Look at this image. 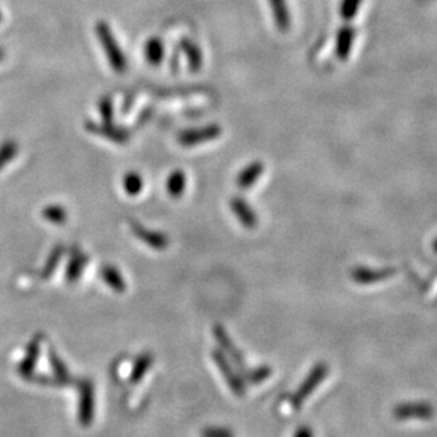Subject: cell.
Masks as SVG:
<instances>
[{
    "label": "cell",
    "instance_id": "2",
    "mask_svg": "<svg viewBox=\"0 0 437 437\" xmlns=\"http://www.w3.org/2000/svg\"><path fill=\"white\" fill-rule=\"evenodd\" d=\"M222 132L223 129L219 124H208L203 126L181 131L176 136V140L179 145H182V147L192 148V147H198V145L219 139Z\"/></svg>",
    "mask_w": 437,
    "mask_h": 437
},
{
    "label": "cell",
    "instance_id": "16",
    "mask_svg": "<svg viewBox=\"0 0 437 437\" xmlns=\"http://www.w3.org/2000/svg\"><path fill=\"white\" fill-rule=\"evenodd\" d=\"M357 30L351 26H344L337 33V42H335V53L340 60H347L351 54L352 44L355 42Z\"/></svg>",
    "mask_w": 437,
    "mask_h": 437
},
{
    "label": "cell",
    "instance_id": "23",
    "mask_svg": "<svg viewBox=\"0 0 437 437\" xmlns=\"http://www.w3.org/2000/svg\"><path fill=\"white\" fill-rule=\"evenodd\" d=\"M154 355L151 352H143L142 355L138 357V359L133 364V368L131 371V382L132 383H138L142 381V378L145 376L152 365H154Z\"/></svg>",
    "mask_w": 437,
    "mask_h": 437
},
{
    "label": "cell",
    "instance_id": "10",
    "mask_svg": "<svg viewBox=\"0 0 437 437\" xmlns=\"http://www.w3.org/2000/svg\"><path fill=\"white\" fill-rule=\"evenodd\" d=\"M213 335H215L216 341L219 342V345L222 347V349L229 354V357L234 362V365L244 373L246 372V366H244L243 355H241V352H239V349L233 344V341H232L230 335L227 334V331L220 324H216L213 327Z\"/></svg>",
    "mask_w": 437,
    "mask_h": 437
},
{
    "label": "cell",
    "instance_id": "20",
    "mask_svg": "<svg viewBox=\"0 0 437 437\" xmlns=\"http://www.w3.org/2000/svg\"><path fill=\"white\" fill-rule=\"evenodd\" d=\"M167 192L172 199H181L188 186L186 174L182 169H175L167 178Z\"/></svg>",
    "mask_w": 437,
    "mask_h": 437
},
{
    "label": "cell",
    "instance_id": "15",
    "mask_svg": "<svg viewBox=\"0 0 437 437\" xmlns=\"http://www.w3.org/2000/svg\"><path fill=\"white\" fill-rule=\"evenodd\" d=\"M181 50L186 57L191 73H199L203 67V53L198 43L191 39H184L181 42Z\"/></svg>",
    "mask_w": 437,
    "mask_h": 437
},
{
    "label": "cell",
    "instance_id": "21",
    "mask_svg": "<svg viewBox=\"0 0 437 437\" xmlns=\"http://www.w3.org/2000/svg\"><path fill=\"white\" fill-rule=\"evenodd\" d=\"M20 152V145L16 139H5L0 143V172L11 165Z\"/></svg>",
    "mask_w": 437,
    "mask_h": 437
},
{
    "label": "cell",
    "instance_id": "31",
    "mask_svg": "<svg viewBox=\"0 0 437 437\" xmlns=\"http://www.w3.org/2000/svg\"><path fill=\"white\" fill-rule=\"evenodd\" d=\"M294 437H314V431L310 426H301L296 430Z\"/></svg>",
    "mask_w": 437,
    "mask_h": 437
},
{
    "label": "cell",
    "instance_id": "26",
    "mask_svg": "<svg viewBox=\"0 0 437 437\" xmlns=\"http://www.w3.org/2000/svg\"><path fill=\"white\" fill-rule=\"evenodd\" d=\"M49 358H50V364H52V368L54 371V375H56L59 383H71L73 382L71 373H70L68 368L66 366V364L63 362V359L56 354L54 349L49 351Z\"/></svg>",
    "mask_w": 437,
    "mask_h": 437
},
{
    "label": "cell",
    "instance_id": "9",
    "mask_svg": "<svg viewBox=\"0 0 437 437\" xmlns=\"http://www.w3.org/2000/svg\"><path fill=\"white\" fill-rule=\"evenodd\" d=\"M230 210L237 222L247 230H253L258 225V216L253 206L243 198L234 196L230 199Z\"/></svg>",
    "mask_w": 437,
    "mask_h": 437
},
{
    "label": "cell",
    "instance_id": "13",
    "mask_svg": "<svg viewBox=\"0 0 437 437\" xmlns=\"http://www.w3.org/2000/svg\"><path fill=\"white\" fill-rule=\"evenodd\" d=\"M87 264H88V256L83 250L77 249L71 251L68 263L66 265V280L71 284L77 282L81 278Z\"/></svg>",
    "mask_w": 437,
    "mask_h": 437
},
{
    "label": "cell",
    "instance_id": "22",
    "mask_svg": "<svg viewBox=\"0 0 437 437\" xmlns=\"http://www.w3.org/2000/svg\"><path fill=\"white\" fill-rule=\"evenodd\" d=\"M42 217L54 226H61L68 220V212L63 205L52 203L42 209Z\"/></svg>",
    "mask_w": 437,
    "mask_h": 437
},
{
    "label": "cell",
    "instance_id": "18",
    "mask_svg": "<svg viewBox=\"0 0 437 437\" xmlns=\"http://www.w3.org/2000/svg\"><path fill=\"white\" fill-rule=\"evenodd\" d=\"M395 273L392 268H385V270H375V268H368V267H358L352 271V280L357 281L358 284H372L382 281L388 277H390Z\"/></svg>",
    "mask_w": 437,
    "mask_h": 437
},
{
    "label": "cell",
    "instance_id": "3",
    "mask_svg": "<svg viewBox=\"0 0 437 437\" xmlns=\"http://www.w3.org/2000/svg\"><path fill=\"white\" fill-rule=\"evenodd\" d=\"M330 372V368L325 362H318L316 366L311 369V372L307 375V378L303 381L297 392L291 397V403H293L294 409H300L304 403V400L313 395V392L324 382Z\"/></svg>",
    "mask_w": 437,
    "mask_h": 437
},
{
    "label": "cell",
    "instance_id": "7",
    "mask_svg": "<svg viewBox=\"0 0 437 437\" xmlns=\"http://www.w3.org/2000/svg\"><path fill=\"white\" fill-rule=\"evenodd\" d=\"M393 417L397 420L420 419L429 420L434 416V407L427 402H406L393 407Z\"/></svg>",
    "mask_w": 437,
    "mask_h": 437
},
{
    "label": "cell",
    "instance_id": "28",
    "mask_svg": "<svg viewBox=\"0 0 437 437\" xmlns=\"http://www.w3.org/2000/svg\"><path fill=\"white\" fill-rule=\"evenodd\" d=\"M361 5L362 0H342L340 6V16L347 22L355 19Z\"/></svg>",
    "mask_w": 437,
    "mask_h": 437
},
{
    "label": "cell",
    "instance_id": "30",
    "mask_svg": "<svg viewBox=\"0 0 437 437\" xmlns=\"http://www.w3.org/2000/svg\"><path fill=\"white\" fill-rule=\"evenodd\" d=\"M200 437H234L233 430L220 426H212L202 430Z\"/></svg>",
    "mask_w": 437,
    "mask_h": 437
},
{
    "label": "cell",
    "instance_id": "4",
    "mask_svg": "<svg viewBox=\"0 0 437 437\" xmlns=\"http://www.w3.org/2000/svg\"><path fill=\"white\" fill-rule=\"evenodd\" d=\"M129 230L140 243H143L145 246H148L152 250L164 251L171 244V239L168 237L167 233L160 232V230H154V229H148L147 226L140 225L139 222L129 220Z\"/></svg>",
    "mask_w": 437,
    "mask_h": 437
},
{
    "label": "cell",
    "instance_id": "24",
    "mask_svg": "<svg viewBox=\"0 0 437 437\" xmlns=\"http://www.w3.org/2000/svg\"><path fill=\"white\" fill-rule=\"evenodd\" d=\"M122 189L131 198L138 196L142 192V189H143V178H142V175L135 172V171L126 172L122 176Z\"/></svg>",
    "mask_w": 437,
    "mask_h": 437
},
{
    "label": "cell",
    "instance_id": "27",
    "mask_svg": "<svg viewBox=\"0 0 437 437\" xmlns=\"http://www.w3.org/2000/svg\"><path fill=\"white\" fill-rule=\"evenodd\" d=\"M271 373H273V369H271L270 366L261 365V366H257V368L250 369V371L246 369V372H244L243 375H244V378H246L250 383L257 385V383H261V382L267 381V379L271 376Z\"/></svg>",
    "mask_w": 437,
    "mask_h": 437
},
{
    "label": "cell",
    "instance_id": "8",
    "mask_svg": "<svg viewBox=\"0 0 437 437\" xmlns=\"http://www.w3.org/2000/svg\"><path fill=\"white\" fill-rule=\"evenodd\" d=\"M212 358H213L216 366L219 368V371L222 372L225 381L227 382L230 390H232L234 395H237V396H243V395L246 393V385H244L241 376H239V375L233 371V368L230 366V364H229V361H227L226 355H225L220 349H213V351H212Z\"/></svg>",
    "mask_w": 437,
    "mask_h": 437
},
{
    "label": "cell",
    "instance_id": "12",
    "mask_svg": "<svg viewBox=\"0 0 437 437\" xmlns=\"http://www.w3.org/2000/svg\"><path fill=\"white\" fill-rule=\"evenodd\" d=\"M40 345H42V335H36L30 344L28 345V349H26V355L25 358L22 359L20 365H19V373L23 376V378H30L33 376L35 373V369H36V364H37V359L40 357Z\"/></svg>",
    "mask_w": 437,
    "mask_h": 437
},
{
    "label": "cell",
    "instance_id": "1",
    "mask_svg": "<svg viewBox=\"0 0 437 437\" xmlns=\"http://www.w3.org/2000/svg\"><path fill=\"white\" fill-rule=\"evenodd\" d=\"M95 33L98 37V42L107 56L108 64L111 66L112 71L116 74H124L126 73L128 68V60L116 40V37L114 36L111 28L108 26L107 22H98L95 26Z\"/></svg>",
    "mask_w": 437,
    "mask_h": 437
},
{
    "label": "cell",
    "instance_id": "25",
    "mask_svg": "<svg viewBox=\"0 0 437 437\" xmlns=\"http://www.w3.org/2000/svg\"><path fill=\"white\" fill-rule=\"evenodd\" d=\"M64 253H66V249H64L61 244L56 246V247L50 251V254H49L47 258H46L44 267H43V270H42V277H43V278H50V277L54 274V271L57 270L59 264L61 263V260H63V257H64Z\"/></svg>",
    "mask_w": 437,
    "mask_h": 437
},
{
    "label": "cell",
    "instance_id": "14",
    "mask_svg": "<svg viewBox=\"0 0 437 437\" xmlns=\"http://www.w3.org/2000/svg\"><path fill=\"white\" fill-rule=\"evenodd\" d=\"M268 5L271 9L275 28L282 33L288 32L291 28V15L287 0H268Z\"/></svg>",
    "mask_w": 437,
    "mask_h": 437
},
{
    "label": "cell",
    "instance_id": "6",
    "mask_svg": "<svg viewBox=\"0 0 437 437\" xmlns=\"http://www.w3.org/2000/svg\"><path fill=\"white\" fill-rule=\"evenodd\" d=\"M80 399H78V423L83 427L92 424L95 414V392L94 383L90 379L81 381L78 386Z\"/></svg>",
    "mask_w": 437,
    "mask_h": 437
},
{
    "label": "cell",
    "instance_id": "17",
    "mask_svg": "<svg viewBox=\"0 0 437 437\" xmlns=\"http://www.w3.org/2000/svg\"><path fill=\"white\" fill-rule=\"evenodd\" d=\"M101 280L115 293H125L126 291V281L124 280L121 271L112 264H104L100 268Z\"/></svg>",
    "mask_w": 437,
    "mask_h": 437
},
{
    "label": "cell",
    "instance_id": "32",
    "mask_svg": "<svg viewBox=\"0 0 437 437\" xmlns=\"http://www.w3.org/2000/svg\"><path fill=\"white\" fill-rule=\"evenodd\" d=\"M5 57H6V52L2 47H0V61H4Z\"/></svg>",
    "mask_w": 437,
    "mask_h": 437
},
{
    "label": "cell",
    "instance_id": "33",
    "mask_svg": "<svg viewBox=\"0 0 437 437\" xmlns=\"http://www.w3.org/2000/svg\"><path fill=\"white\" fill-rule=\"evenodd\" d=\"M433 250L437 253V239L434 240V243H433Z\"/></svg>",
    "mask_w": 437,
    "mask_h": 437
},
{
    "label": "cell",
    "instance_id": "19",
    "mask_svg": "<svg viewBox=\"0 0 437 437\" xmlns=\"http://www.w3.org/2000/svg\"><path fill=\"white\" fill-rule=\"evenodd\" d=\"M143 56L148 64L158 67L165 59V44L160 37H151L143 46Z\"/></svg>",
    "mask_w": 437,
    "mask_h": 437
},
{
    "label": "cell",
    "instance_id": "11",
    "mask_svg": "<svg viewBox=\"0 0 437 437\" xmlns=\"http://www.w3.org/2000/svg\"><path fill=\"white\" fill-rule=\"evenodd\" d=\"M264 171H265V165L261 161H253L247 164L236 176L237 188L243 191L253 188L257 184V181L264 175Z\"/></svg>",
    "mask_w": 437,
    "mask_h": 437
},
{
    "label": "cell",
    "instance_id": "5",
    "mask_svg": "<svg viewBox=\"0 0 437 437\" xmlns=\"http://www.w3.org/2000/svg\"><path fill=\"white\" fill-rule=\"evenodd\" d=\"M84 128L87 132L97 135L102 139H107L116 145H125L131 139V132L126 128L114 125L112 122H94L85 121Z\"/></svg>",
    "mask_w": 437,
    "mask_h": 437
},
{
    "label": "cell",
    "instance_id": "34",
    "mask_svg": "<svg viewBox=\"0 0 437 437\" xmlns=\"http://www.w3.org/2000/svg\"><path fill=\"white\" fill-rule=\"evenodd\" d=\"M0 20H2V12H0Z\"/></svg>",
    "mask_w": 437,
    "mask_h": 437
},
{
    "label": "cell",
    "instance_id": "29",
    "mask_svg": "<svg viewBox=\"0 0 437 437\" xmlns=\"http://www.w3.org/2000/svg\"><path fill=\"white\" fill-rule=\"evenodd\" d=\"M98 114L102 122H112L114 121V101L109 95H104L98 101Z\"/></svg>",
    "mask_w": 437,
    "mask_h": 437
}]
</instances>
